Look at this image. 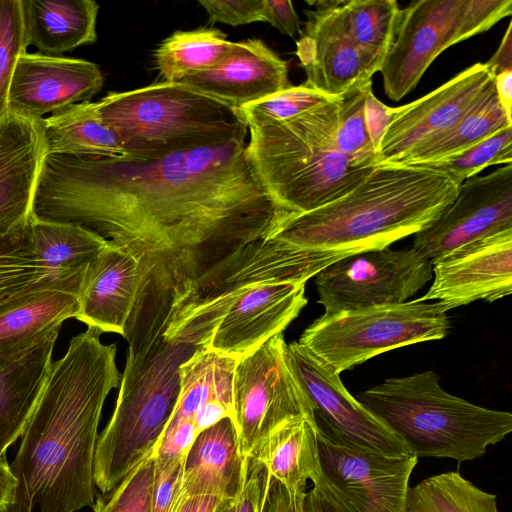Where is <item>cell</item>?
Masks as SVG:
<instances>
[{
    "label": "cell",
    "mask_w": 512,
    "mask_h": 512,
    "mask_svg": "<svg viewBox=\"0 0 512 512\" xmlns=\"http://www.w3.org/2000/svg\"><path fill=\"white\" fill-rule=\"evenodd\" d=\"M96 105L130 155L246 142L248 136L239 109L177 82L110 92Z\"/></svg>",
    "instance_id": "obj_7"
},
{
    "label": "cell",
    "mask_w": 512,
    "mask_h": 512,
    "mask_svg": "<svg viewBox=\"0 0 512 512\" xmlns=\"http://www.w3.org/2000/svg\"><path fill=\"white\" fill-rule=\"evenodd\" d=\"M508 126H512V117L500 104L493 79L454 126L423 142L398 164L418 165L439 160L473 146Z\"/></svg>",
    "instance_id": "obj_30"
},
{
    "label": "cell",
    "mask_w": 512,
    "mask_h": 512,
    "mask_svg": "<svg viewBox=\"0 0 512 512\" xmlns=\"http://www.w3.org/2000/svg\"><path fill=\"white\" fill-rule=\"evenodd\" d=\"M493 79L486 63L477 62L427 95L393 108L378 148L377 165L398 164L423 142L450 129Z\"/></svg>",
    "instance_id": "obj_16"
},
{
    "label": "cell",
    "mask_w": 512,
    "mask_h": 512,
    "mask_svg": "<svg viewBox=\"0 0 512 512\" xmlns=\"http://www.w3.org/2000/svg\"><path fill=\"white\" fill-rule=\"evenodd\" d=\"M405 512H499L497 496L455 471L427 477L410 488Z\"/></svg>",
    "instance_id": "obj_32"
},
{
    "label": "cell",
    "mask_w": 512,
    "mask_h": 512,
    "mask_svg": "<svg viewBox=\"0 0 512 512\" xmlns=\"http://www.w3.org/2000/svg\"><path fill=\"white\" fill-rule=\"evenodd\" d=\"M294 213L261 179L247 142L149 155H44L31 216L83 226L136 257L137 300L178 301L223 260Z\"/></svg>",
    "instance_id": "obj_1"
},
{
    "label": "cell",
    "mask_w": 512,
    "mask_h": 512,
    "mask_svg": "<svg viewBox=\"0 0 512 512\" xmlns=\"http://www.w3.org/2000/svg\"><path fill=\"white\" fill-rule=\"evenodd\" d=\"M16 488V479L6 457H0V512H5L11 505Z\"/></svg>",
    "instance_id": "obj_48"
},
{
    "label": "cell",
    "mask_w": 512,
    "mask_h": 512,
    "mask_svg": "<svg viewBox=\"0 0 512 512\" xmlns=\"http://www.w3.org/2000/svg\"><path fill=\"white\" fill-rule=\"evenodd\" d=\"M372 83L352 90L338 99L335 144L356 167L377 166L378 153L374 147L365 120V103Z\"/></svg>",
    "instance_id": "obj_35"
},
{
    "label": "cell",
    "mask_w": 512,
    "mask_h": 512,
    "mask_svg": "<svg viewBox=\"0 0 512 512\" xmlns=\"http://www.w3.org/2000/svg\"><path fill=\"white\" fill-rule=\"evenodd\" d=\"M59 331L21 352L0 356V457L21 437L39 400Z\"/></svg>",
    "instance_id": "obj_25"
},
{
    "label": "cell",
    "mask_w": 512,
    "mask_h": 512,
    "mask_svg": "<svg viewBox=\"0 0 512 512\" xmlns=\"http://www.w3.org/2000/svg\"><path fill=\"white\" fill-rule=\"evenodd\" d=\"M167 319L129 324L128 354L116 406L98 437L94 482L103 494L147 457L155 455L180 392V367L207 348L190 337L166 338Z\"/></svg>",
    "instance_id": "obj_4"
},
{
    "label": "cell",
    "mask_w": 512,
    "mask_h": 512,
    "mask_svg": "<svg viewBox=\"0 0 512 512\" xmlns=\"http://www.w3.org/2000/svg\"><path fill=\"white\" fill-rule=\"evenodd\" d=\"M221 502L212 496L187 497L180 512H215Z\"/></svg>",
    "instance_id": "obj_50"
},
{
    "label": "cell",
    "mask_w": 512,
    "mask_h": 512,
    "mask_svg": "<svg viewBox=\"0 0 512 512\" xmlns=\"http://www.w3.org/2000/svg\"><path fill=\"white\" fill-rule=\"evenodd\" d=\"M198 431L192 419L172 417L155 452V460L168 462L188 454Z\"/></svg>",
    "instance_id": "obj_42"
},
{
    "label": "cell",
    "mask_w": 512,
    "mask_h": 512,
    "mask_svg": "<svg viewBox=\"0 0 512 512\" xmlns=\"http://www.w3.org/2000/svg\"><path fill=\"white\" fill-rule=\"evenodd\" d=\"M211 22L231 26L264 22V0H199Z\"/></svg>",
    "instance_id": "obj_41"
},
{
    "label": "cell",
    "mask_w": 512,
    "mask_h": 512,
    "mask_svg": "<svg viewBox=\"0 0 512 512\" xmlns=\"http://www.w3.org/2000/svg\"><path fill=\"white\" fill-rule=\"evenodd\" d=\"M450 329L439 302L419 299L397 305L323 314L298 340L318 360L339 374L389 350L440 340Z\"/></svg>",
    "instance_id": "obj_8"
},
{
    "label": "cell",
    "mask_w": 512,
    "mask_h": 512,
    "mask_svg": "<svg viewBox=\"0 0 512 512\" xmlns=\"http://www.w3.org/2000/svg\"><path fill=\"white\" fill-rule=\"evenodd\" d=\"M27 229L45 289L78 295L87 267L107 247L108 240L80 225L32 216Z\"/></svg>",
    "instance_id": "obj_23"
},
{
    "label": "cell",
    "mask_w": 512,
    "mask_h": 512,
    "mask_svg": "<svg viewBox=\"0 0 512 512\" xmlns=\"http://www.w3.org/2000/svg\"><path fill=\"white\" fill-rule=\"evenodd\" d=\"M40 122L44 155H127L115 132L102 122L96 102L70 105L41 118Z\"/></svg>",
    "instance_id": "obj_28"
},
{
    "label": "cell",
    "mask_w": 512,
    "mask_h": 512,
    "mask_svg": "<svg viewBox=\"0 0 512 512\" xmlns=\"http://www.w3.org/2000/svg\"><path fill=\"white\" fill-rule=\"evenodd\" d=\"M247 459L240 454L237 429L229 417L202 431L185 460L186 496L235 500L245 480Z\"/></svg>",
    "instance_id": "obj_24"
},
{
    "label": "cell",
    "mask_w": 512,
    "mask_h": 512,
    "mask_svg": "<svg viewBox=\"0 0 512 512\" xmlns=\"http://www.w3.org/2000/svg\"><path fill=\"white\" fill-rule=\"evenodd\" d=\"M316 421L304 415L278 423L258 443L251 456L291 493L306 492L308 480L320 475Z\"/></svg>",
    "instance_id": "obj_26"
},
{
    "label": "cell",
    "mask_w": 512,
    "mask_h": 512,
    "mask_svg": "<svg viewBox=\"0 0 512 512\" xmlns=\"http://www.w3.org/2000/svg\"><path fill=\"white\" fill-rule=\"evenodd\" d=\"M305 284L266 282L250 287L220 320L208 348L240 359L283 333L307 304Z\"/></svg>",
    "instance_id": "obj_19"
},
{
    "label": "cell",
    "mask_w": 512,
    "mask_h": 512,
    "mask_svg": "<svg viewBox=\"0 0 512 512\" xmlns=\"http://www.w3.org/2000/svg\"><path fill=\"white\" fill-rule=\"evenodd\" d=\"M88 327L51 363L10 469L16 479L5 512H76L92 506L98 425L110 391L120 386L115 343Z\"/></svg>",
    "instance_id": "obj_2"
},
{
    "label": "cell",
    "mask_w": 512,
    "mask_h": 512,
    "mask_svg": "<svg viewBox=\"0 0 512 512\" xmlns=\"http://www.w3.org/2000/svg\"><path fill=\"white\" fill-rule=\"evenodd\" d=\"M286 359L311 401L319 432L367 452L411 455L400 438L348 392L339 374L298 341L286 345Z\"/></svg>",
    "instance_id": "obj_12"
},
{
    "label": "cell",
    "mask_w": 512,
    "mask_h": 512,
    "mask_svg": "<svg viewBox=\"0 0 512 512\" xmlns=\"http://www.w3.org/2000/svg\"><path fill=\"white\" fill-rule=\"evenodd\" d=\"M417 458L459 464L482 457L512 431V414L449 394L434 371L387 378L356 398Z\"/></svg>",
    "instance_id": "obj_5"
},
{
    "label": "cell",
    "mask_w": 512,
    "mask_h": 512,
    "mask_svg": "<svg viewBox=\"0 0 512 512\" xmlns=\"http://www.w3.org/2000/svg\"><path fill=\"white\" fill-rule=\"evenodd\" d=\"M466 0H418L401 9L393 43L381 69L387 97L410 93L445 49L470 38L464 23Z\"/></svg>",
    "instance_id": "obj_13"
},
{
    "label": "cell",
    "mask_w": 512,
    "mask_h": 512,
    "mask_svg": "<svg viewBox=\"0 0 512 512\" xmlns=\"http://www.w3.org/2000/svg\"><path fill=\"white\" fill-rule=\"evenodd\" d=\"M512 229V163L462 183L457 196L412 248L435 264L486 237Z\"/></svg>",
    "instance_id": "obj_14"
},
{
    "label": "cell",
    "mask_w": 512,
    "mask_h": 512,
    "mask_svg": "<svg viewBox=\"0 0 512 512\" xmlns=\"http://www.w3.org/2000/svg\"><path fill=\"white\" fill-rule=\"evenodd\" d=\"M234 42L215 28L175 31L155 51L156 67L166 82L208 70L220 62Z\"/></svg>",
    "instance_id": "obj_31"
},
{
    "label": "cell",
    "mask_w": 512,
    "mask_h": 512,
    "mask_svg": "<svg viewBox=\"0 0 512 512\" xmlns=\"http://www.w3.org/2000/svg\"><path fill=\"white\" fill-rule=\"evenodd\" d=\"M320 475L313 489L336 512H405L418 458L386 456L317 433Z\"/></svg>",
    "instance_id": "obj_11"
},
{
    "label": "cell",
    "mask_w": 512,
    "mask_h": 512,
    "mask_svg": "<svg viewBox=\"0 0 512 512\" xmlns=\"http://www.w3.org/2000/svg\"><path fill=\"white\" fill-rule=\"evenodd\" d=\"M283 333L241 357L235 367L233 398L239 451L250 457L258 443L283 420L314 409L286 359Z\"/></svg>",
    "instance_id": "obj_10"
},
{
    "label": "cell",
    "mask_w": 512,
    "mask_h": 512,
    "mask_svg": "<svg viewBox=\"0 0 512 512\" xmlns=\"http://www.w3.org/2000/svg\"><path fill=\"white\" fill-rule=\"evenodd\" d=\"M78 295L45 291L0 314V356L21 352L75 318Z\"/></svg>",
    "instance_id": "obj_29"
},
{
    "label": "cell",
    "mask_w": 512,
    "mask_h": 512,
    "mask_svg": "<svg viewBox=\"0 0 512 512\" xmlns=\"http://www.w3.org/2000/svg\"><path fill=\"white\" fill-rule=\"evenodd\" d=\"M27 47L21 0H0V120L8 113V94L16 62Z\"/></svg>",
    "instance_id": "obj_39"
},
{
    "label": "cell",
    "mask_w": 512,
    "mask_h": 512,
    "mask_svg": "<svg viewBox=\"0 0 512 512\" xmlns=\"http://www.w3.org/2000/svg\"><path fill=\"white\" fill-rule=\"evenodd\" d=\"M493 78L508 70H512V23L510 22L505 35L496 52L486 62Z\"/></svg>",
    "instance_id": "obj_47"
},
{
    "label": "cell",
    "mask_w": 512,
    "mask_h": 512,
    "mask_svg": "<svg viewBox=\"0 0 512 512\" xmlns=\"http://www.w3.org/2000/svg\"><path fill=\"white\" fill-rule=\"evenodd\" d=\"M393 108L382 103L371 90L365 103V120L374 147L377 150L392 118Z\"/></svg>",
    "instance_id": "obj_46"
},
{
    "label": "cell",
    "mask_w": 512,
    "mask_h": 512,
    "mask_svg": "<svg viewBox=\"0 0 512 512\" xmlns=\"http://www.w3.org/2000/svg\"><path fill=\"white\" fill-rule=\"evenodd\" d=\"M45 291L26 224L0 238V314Z\"/></svg>",
    "instance_id": "obj_33"
},
{
    "label": "cell",
    "mask_w": 512,
    "mask_h": 512,
    "mask_svg": "<svg viewBox=\"0 0 512 512\" xmlns=\"http://www.w3.org/2000/svg\"><path fill=\"white\" fill-rule=\"evenodd\" d=\"M264 22L290 37L300 35L302 31L298 15L289 0H264Z\"/></svg>",
    "instance_id": "obj_44"
},
{
    "label": "cell",
    "mask_w": 512,
    "mask_h": 512,
    "mask_svg": "<svg viewBox=\"0 0 512 512\" xmlns=\"http://www.w3.org/2000/svg\"><path fill=\"white\" fill-rule=\"evenodd\" d=\"M103 82V74L93 62L26 51L19 56L13 71L8 112L41 119L70 105L90 101Z\"/></svg>",
    "instance_id": "obj_17"
},
{
    "label": "cell",
    "mask_w": 512,
    "mask_h": 512,
    "mask_svg": "<svg viewBox=\"0 0 512 512\" xmlns=\"http://www.w3.org/2000/svg\"><path fill=\"white\" fill-rule=\"evenodd\" d=\"M304 494L291 493L277 480L268 476L261 512H301Z\"/></svg>",
    "instance_id": "obj_45"
},
{
    "label": "cell",
    "mask_w": 512,
    "mask_h": 512,
    "mask_svg": "<svg viewBox=\"0 0 512 512\" xmlns=\"http://www.w3.org/2000/svg\"><path fill=\"white\" fill-rule=\"evenodd\" d=\"M336 7L350 39L383 61L399 23L398 3L395 0H337Z\"/></svg>",
    "instance_id": "obj_34"
},
{
    "label": "cell",
    "mask_w": 512,
    "mask_h": 512,
    "mask_svg": "<svg viewBox=\"0 0 512 512\" xmlns=\"http://www.w3.org/2000/svg\"><path fill=\"white\" fill-rule=\"evenodd\" d=\"M177 83L237 109L292 86L286 62L255 38L234 42L214 67L188 74Z\"/></svg>",
    "instance_id": "obj_20"
},
{
    "label": "cell",
    "mask_w": 512,
    "mask_h": 512,
    "mask_svg": "<svg viewBox=\"0 0 512 512\" xmlns=\"http://www.w3.org/2000/svg\"><path fill=\"white\" fill-rule=\"evenodd\" d=\"M338 99L274 122L246 121L247 146L272 196L306 213L349 193L375 168L356 167L335 144Z\"/></svg>",
    "instance_id": "obj_6"
},
{
    "label": "cell",
    "mask_w": 512,
    "mask_h": 512,
    "mask_svg": "<svg viewBox=\"0 0 512 512\" xmlns=\"http://www.w3.org/2000/svg\"><path fill=\"white\" fill-rule=\"evenodd\" d=\"M27 46L59 56L97 40L99 5L93 0H21Z\"/></svg>",
    "instance_id": "obj_27"
},
{
    "label": "cell",
    "mask_w": 512,
    "mask_h": 512,
    "mask_svg": "<svg viewBox=\"0 0 512 512\" xmlns=\"http://www.w3.org/2000/svg\"><path fill=\"white\" fill-rule=\"evenodd\" d=\"M301 512H336V510L312 488L304 494Z\"/></svg>",
    "instance_id": "obj_51"
},
{
    "label": "cell",
    "mask_w": 512,
    "mask_h": 512,
    "mask_svg": "<svg viewBox=\"0 0 512 512\" xmlns=\"http://www.w3.org/2000/svg\"><path fill=\"white\" fill-rule=\"evenodd\" d=\"M494 86L500 104L507 115L512 117V70L496 75L494 77Z\"/></svg>",
    "instance_id": "obj_49"
},
{
    "label": "cell",
    "mask_w": 512,
    "mask_h": 512,
    "mask_svg": "<svg viewBox=\"0 0 512 512\" xmlns=\"http://www.w3.org/2000/svg\"><path fill=\"white\" fill-rule=\"evenodd\" d=\"M432 268L412 247L355 253L315 275L318 303L325 314L402 304L432 280Z\"/></svg>",
    "instance_id": "obj_9"
},
{
    "label": "cell",
    "mask_w": 512,
    "mask_h": 512,
    "mask_svg": "<svg viewBox=\"0 0 512 512\" xmlns=\"http://www.w3.org/2000/svg\"><path fill=\"white\" fill-rule=\"evenodd\" d=\"M509 163H512V126L502 128L458 153L417 166L439 171L461 186L489 166Z\"/></svg>",
    "instance_id": "obj_36"
},
{
    "label": "cell",
    "mask_w": 512,
    "mask_h": 512,
    "mask_svg": "<svg viewBox=\"0 0 512 512\" xmlns=\"http://www.w3.org/2000/svg\"><path fill=\"white\" fill-rule=\"evenodd\" d=\"M337 98V97H336ZM306 84L291 86L266 98L239 108L245 121L274 122L299 116L333 100Z\"/></svg>",
    "instance_id": "obj_38"
},
{
    "label": "cell",
    "mask_w": 512,
    "mask_h": 512,
    "mask_svg": "<svg viewBox=\"0 0 512 512\" xmlns=\"http://www.w3.org/2000/svg\"><path fill=\"white\" fill-rule=\"evenodd\" d=\"M186 455L168 462L155 460V484L151 512H180L187 496L183 488Z\"/></svg>",
    "instance_id": "obj_40"
},
{
    "label": "cell",
    "mask_w": 512,
    "mask_h": 512,
    "mask_svg": "<svg viewBox=\"0 0 512 512\" xmlns=\"http://www.w3.org/2000/svg\"><path fill=\"white\" fill-rule=\"evenodd\" d=\"M433 282L420 301L438 300L448 311L512 292V229L469 244L433 264Z\"/></svg>",
    "instance_id": "obj_18"
},
{
    "label": "cell",
    "mask_w": 512,
    "mask_h": 512,
    "mask_svg": "<svg viewBox=\"0 0 512 512\" xmlns=\"http://www.w3.org/2000/svg\"><path fill=\"white\" fill-rule=\"evenodd\" d=\"M215 512H234V500H222Z\"/></svg>",
    "instance_id": "obj_52"
},
{
    "label": "cell",
    "mask_w": 512,
    "mask_h": 512,
    "mask_svg": "<svg viewBox=\"0 0 512 512\" xmlns=\"http://www.w3.org/2000/svg\"><path fill=\"white\" fill-rule=\"evenodd\" d=\"M460 186L423 166L377 165L349 193L287 218L271 236L292 248L302 281L365 250L382 249L429 227Z\"/></svg>",
    "instance_id": "obj_3"
},
{
    "label": "cell",
    "mask_w": 512,
    "mask_h": 512,
    "mask_svg": "<svg viewBox=\"0 0 512 512\" xmlns=\"http://www.w3.org/2000/svg\"><path fill=\"white\" fill-rule=\"evenodd\" d=\"M337 0L307 2L308 20L296 42V55L307 86L330 97H340L372 83L383 61L355 44L340 20Z\"/></svg>",
    "instance_id": "obj_15"
},
{
    "label": "cell",
    "mask_w": 512,
    "mask_h": 512,
    "mask_svg": "<svg viewBox=\"0 0 512 512\" xmlns=\"http://www.w3.org/2000/svg\"><path fill=\"white\" fill-rule=\"evenodd\" d=\"M267 482L266 470L255 459L248 458L245 480L234 500V512H261Z\"/></svg>",
    "instance_id": "obj_43"
},
{
    "label": "cell",
    "mask_w": 512,
    "mask_h": 512,
    "mask_svg": "<svg viewBox=\"0 0 512 512\" xmlns=\"http://www.w3.org/2000/svg\"><path fill=\"white\" fill-rule=\"evenodd\" d=\"M155 455L132 469L108 496H98L94 512H151L155 484Z\"/></svg>",
    "instance_id": "obj_37"
},
{
    "label": "cell",
    "mask_w": 512,
    "mask_h": 512,
    "mask_svg": "<svg viewBox=\"0 0 512 512\" xmlns=\"http://www.w3.org/2000/svg\"><path fill=\"white\" fill-rule=\"evenodd\" d=\"M141 283L136 257L108 241L107 247L87 267L75 318L102 333L123 336Z\"/></svg>",
    "instance_id": "obj_21"
},
{
    "label": "cell",
    "mask_w": 512,
    "mask_h": 512,
    "mask_svg": "<svg viewBox=\"0 0 512 512\" xmlns=\"http://www.w3.org/2000/svg\"><path fill=\"white\" fill-rule=\"evenodd\" d=\"M40 120L9 112L0 120V238L22 229L31 216L45 154Z\"/></svg>",
    "instance_id": "obj_22"
}]
</instances>
